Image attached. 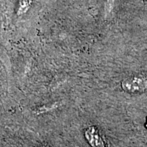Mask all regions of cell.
<instances>
[{"instance_id":"obj_1","label":"cell","mask_w":147,"mask_h":147,"mask_svg":"<svg viewBox=\"0 0 147 147\" xmlns=\"http://www.w3.org/2000/svg\"><path fill=\"white\" fill-rule=\"evenodd\" d=\"M33 0H21L19 3H18V7L17 9V14L21 15L29 10L32 5Z\"/></svg>"},{"instance_id":"obj_2","label":"cell","mask_w":147,"mask_h":147,"mask_svg":"<svg viewBox=\"0 0 147 147\" xmlns=\"http://www.w3.org/2000/svg\"><path fill=\"white\" fill-rule=\"evenodd\" d=\"M114 3H115V0H107L105 5V11H104L106 14L113 12L114 5H115Z\"/></svg>"}]
</instances>
